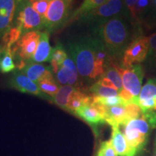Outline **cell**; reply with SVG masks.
Here are the masks:
<instances>
[{
    "mask_svg": "<svg viewBox=\"0 0 156 156\" xmlns=\"http://www.w3.org/2000/svg\"><path fill=\"white\" fill-rule=\"evenodd\" d=\"M75 114L93 128H96L97 126L106 122L101 112L93 106H84L81 107L76 111Z\"/></svg>",
    "mask_w": 156,
    "mask_h": 156,
    "instance_id": "9a60e30c",
    "label": "cell"
},
{
    "mask_svg": "<svg viewBox=\"0 0 156 156\" xmlns=\"http://www.w3.org/2000/svg\"><path fill=\"white\" fill-rule=\"evenodd\" d=\"M16 68V64L14 63L12 47L3 48L2 56L0 62V72L5 74L9 73Z\"/></svg>",
    "mask_w": 156,
    "mask_h": 156,
    "instance_id": "44dd1931",
    "label": "cell"
},
{
    "mask_svg": "<svg viewBox=\"0 0 156 156\" xmlns=\"http://www.w3.org/2000/svg\"><path fill=\"white\" fill-rule=\"evenodd\" d=\"M77 87L71 85H62L59 87L57 93L51 98V102H54L56 106L64 110H67V106L69 102L70 97L75 92Z\"/></svg>",
    "mask_w": 156,
    "mask_h": 156,
    "instance_id": "d6986e66",
    "label": "cell"
},
{
    "mask_svg": "<svg viewBox=\"0 0 156 156\" xmlns=\"http://www.w3.org/2000/svg\"><path fill=\"white\" fill-rule=\"evenodd\" d=\"M41 33L39 31H30L23 34L20 40L12 47L14 60L17 63L20 60L30 61L32 59L39 40H40Z\"/></svg>",
    "mask_w": 156,
    "mask_h": 156,
    "instance_id": "9c48e42d",
    "label": "cell"
},
{
    "mask_svg": "<svg viewBox=\"0 0 156 156\" xmlns=\"http://www.w3.org/2000/svg\"><path fill=\"white\" fill-rule=\"evenodd\" d=\"M102 77H106L109 80L112 81L116 89L119 91V93L122 90L123 88L122 76H121L118 69H116V67H115L114 60L112 58L111 59L109 64L105 68L104 73H103Z\"/></svg>",
    "mask_w": 156,
    "mask_h": 156,
    "instance_id": "ffe728a7",
    "label": "cell"
},
{
    "mask_svg": "<svg viewBox=\"0 0 156 156\" xmlns=\"http://www.w3.org/2000/svg\"><path fill=\"white\" fill-rule=\"evenodd\" d=\"M107 1L108 0H84L81 5L70 15L69 21L73 22L74 20H79L90 12L100 7Z\"/></svg>",
    "mask_w": 156,
    "mask_h": 156,
    "instance_id": "ac0fdd59",
    "label": "cell"
},
{
    "mask_svg": "<svg viewBox=\"0 0 156 156\" xmlns=\"http://www.w3.org/2000/svg\"><path fill=\"white\" fill-rule=\"evenodd\" d=\"M48 2H51V1H52V0H48Z\"/></svg>",
    "mask_w": 156,
    "mask_h": 156,
    "instance_id": "74e56055",
    "label": "cell"
},
{
    "mask_svg": "<svg viewBox=\"0 0 156 156\" xmlns=\"http://www.w3.org/2000/svg\"><path fill=\"white\" fill-rule=\"evenodd\" d=\"M66 1H67V2H73V0H66Z\"/></svg>",
    "mask_w": 156,
    "mask_h": 156,
    "instance_id": "8d00e7d4",
    "label": "cell"
},
{
    "mask_svg": "<svg viewBox=\"0 0 156 156\" xmlns=\"http://www.w3.org/2000/svg\"><path fill=\"white\" fill-rule=\"evenodd\" d=\"M69 2L66 0H52L43 17L44 28L48 34L62 28L70 17Z\"/></svg>",
    "mask_w": 156,
    "mask_h": 156,
    "instance_id": "5b68a950",
    "label": "cell"
},
{
    "mask_svg": "<svg viewBox=\"0 0 156 156\" xmlns=\"http://www.w3.org/2000/svg\"><path fill=\"white\" fill-rule=\"evenodd\" d=\"M93 95H87L85 90L77 88L72 94L67 106V111L75 114L76 111L84 106H90L92 103Z\"/></svg>",
    "mask_w": 156,
    "mask_h": 156,
    "instance_id": "2e32d148",
    "label": "cell"
},
{
    "mask_svg": "<svg viewBox=\"0 0 156 156\" xmlns=\"http://www.w3.org/2000/svg\"><path fill=\"white\" fill-rule=\"evenodd\" d=\"M99 83H100L101 85H103V86L105 87H111V88H114V89H116V87H115L114 85L113 84V83L111 80H109L108 79H107L106 77H101L100 79L98 80Z\"/></svg>",
    "mask_w": 156,
    "mask_h": 156,
    "instance_id": "d6a6232c",
    "label": "cell"
},
{
    "mask_svg": "<svg viewBox=\"0 0 156 156\" xmlns=\"http://www.w3.org/2000/svg\"><path fill=\"white\" fill-rule=\"evenodd\" d=\"M20 1H23V0H17V2H20ZM28 1H29L32 4L33 2H36V1H37V0H28Z\"/></svg>",
    "mask_w": 156,
    "mask_h": 156,
    "instance_id": "e575fe53",
    "label": "cell"
},
{
    "mask_svg": "<svg viewBox=\"0 0 156 156\" xmlns=\"http://www.w3.org/2000/svg\"><path fill=\"white\" fill-rule=\"evenodd\" d=\"M23 36L22 32L17 27H12L2 37L3 48H11Z\"/></svg>",
    "mask_w": 156,
    "mask_h": 156,
    "instance_id": "603a6c76",
    "label": "cell"
},
{
    "mask_svg": "<svg viewBox=\"0 0 156 156\" xmlns=\"http://www.w3.org/2000/svg\"><path fill=\"white\" fill-rule=\"evenodd\" d=\"M153 4H154V5H155V7L156 9V0H153Z\"/></svg>",
    "mask_w": 156,
    "mask_h": 156,
    "instance_id": "d590c367",
    "label": "cell"
},
{
    "mask_svg": "<svg viewBox=\"0 0 156 156\" xmlns=\"http://www.w3.org/2000/svg\"><path fill=\"white\" fill-rule=\"evenodd\" d=\"M2 53H3V46L2 45H0V62H1V58H2Z\"/></svg>",
    "mask_w": 156,
    "mask_h": 156,
    "instance_id": "836d02e7",
    "label": "cell"
},
{
    "mask_svg": "<svg viewBox=\"0 0 156 156\" xmlns=\"http://www.w3.org/2000/svg\"><path fill=\"white\" fill-rule=\"evenodd\" d=\"M15 19V26L21 30L23 35L30 31H39L44 28L42 17L34 10L28 0L17 2Z\"/></svg>",
    "mask_w": 156,
    "mask_h": 156,
    "instance_id": "277c9868",
    "label": "cell"
},
{
    "mask_svg": "<svg viewBox=\"0 0 156 156\" xmlns=\"http://www.w3.org/2000/svg\"><path fill=\"white\" fill-rule=\"evenodd\" d=\"M52 49L49 44V34L46 31L41 33L40 40L31 61L38 64L49 62L51 58Z\"/></svg>",
    "mask_w": 156,
    "mask_h": 156,
    "instance_id": "5bb4252c",
    "label": "cell"
},
{
    "mask_svg": "<svg viewBox=\"0 0 156 156\" xmlns=\"http://www.w3.org/2000/svg\"><path fill=\"white\" fill-rule=\"evenodd\" d=\"M67 56L68 54L67 51H66V50L62 46V45L58 44L56 45V47L52 49L51 58V59L54 60L60 67L63 64L64 60L67 58Z\"/></svg>",
    "mask_w": 156,
    "mask_h": 156,
    "instance_id": "484cf974",
    "label": "cell"
},
{
    "mask_svg": "<svg viewBox=\"0 0 156 156\" xmlns=\"http://www.w3.org/2000/svg\"><path fill=\"white\" fill-rule=\"evenodd\" d=\"M124 126V134L131 156H136L144 149L147 142L151 126L143 115L139 118L130 120Z\"/></svg>",
    "mask_w": 156,
    "mask_h": 156,
    "instance_id": "3957f363",
    "label": "cell"
},
{
    "mask_svg": "<svg viewBox=\"0 0 156 156\" xmlns=\"http://www.w3.org/2000/svg\"><path fill=\"white\" fill-rule=\"evenodd\" d=\"M97 156H119L115 151L114 147L112 145L110 140L104 141L101 143L98 151Z\"/></svg>",
    "mask_w": 156,
    "mask_h": 156,
    "instance_id": "4316f807",
    "label": "cell"
},
{
    "mask_svg": "<svg viewBox=\"0 0 156 156\" xmlns=\"http://www.w3.org/2000/svg\"><path fill=\"white\" fill-rule=\"evenodd\" d=\"M149 52V37L139 36L131 41L124 51L122 67H129L145 61Z\"/></svg>",
    "mask_w": 156,
    "mask_h": 156,
    "instance_id": "ba28073f",
    "label": "cell"
},
{
    "mask_svg": "<svg viewBox=\"0 0 156 156\" xmlns=\"http://www.w3.org/2000/svg\"><path fill=\"white\" fill-rule=\"evenodd\" d=\"M138 0H125V4L129 10L130 12L131 16L134 19V7Z\"/></svg>",
    "mask_w": 156,
    "mask_h": 156,
    "instance_id": "1f68e13d",
    "label": "cell"
},
{
    "mask_svg": "<svg viewBox=\"0 0 156 156\" xmlns=\"http://www.w3.org/2000/svg\"><path fill=\"white\" fill-rule=\"evenodd\" d=\"M95 33L111 58L116 62L122 60L124 51L131 42L129 28L124 19L119 15L112 17L97 27Z\"/></svg>",
    "mask_w": 156,
    "mask_h": 156,
    "instance_id": "6da1fadb",
    "label": "cell"
},
{
    "mask_svg": "<svg viewBox=\"0 0 156 156\" xmlns=\"http://www.w3.org/2000/svg\"><path fill=\"white\" fill-rule=\"evenodd\" d=\"M9 86L21 93L36 95L46 100H51V97L44 94L41 91L38 84L31 80L20 70L15 69L12 74L9 81Z\"/></svg>",
    "mask_w": 156,
    "mask_h": 156,
    "instance_id": "30bf717a",
    "label": "cell"
},
{
    "mask_svg": "<svg viewBox=\"0 0 156 156\" xmlns=\"http://www.w3.org/2000/svg\"><path fill=\"white\" fill-rule=\"evenodd\" d=\"M21 72L36 84L43 80L54 78L53 72L51 67L49 68L41 64L35 63L31 60L26 62L25 67L21 70Z\"/></svg>",
    "mask_w": 156,
    "mask_h": 156,
    "instance_id": "7c38bea8",
    "label": "cell"
},
{
    "mask_svg": "<svg viewBox=\"0 0 156 156\" xmlns=\"http://www.w3.org/2000/svg\"><path fill=\"white\" fill-rule=\"evenodd\" d=\"M112 136L110 141L119 156H131L129 147L125 136L119 129V126L112 127Z\"/></svg>",
    "mask_w": 156,
    "mask_h": 156,
    "instance_id": "e0dca14e",
    "label": "cell"
},
{
    "mask_svg": "<svg viewBox=\"0 0 156 156\" xmlns=\"http://www.w3.org/2000/svg\"><path fill=\"white\" fill-rule=\"evenodd\" d=\"M115 67L119 72L122 80L123 88L133 96L134 103L139 105V96L142 90L144 72L140 64H134L129 67H123L114 60Z\"/></svg>",
    "mask_w": 156,
    "mask_h": 156,
    "instance_id": "8992f818",
    "label": "cell"
},
{
    "mask_svg": "<svg viewBox=\"0 0 156 156\" xmlns=\"http://www.w3.org/2000/svg\"><path fill=\"white\" fill-rule=\"evenodd\" d=\"M49 2H48V0H37V1L33 2L31 5H32V7L34 9V10L37 13H38L43 18L46 15L48 5H49Z\"/></svg>",
    "mask_w": 156,
    "mask_h": 156,
    "instance_id": "83f0119b",
    "label": "cell"
},
{
    "mask_svg": "<svg viewBox=\"0 0 156 156\" xmlns=\"http://www.w3.org/2000/svg\"><path fill=\"white\" fill-rule=\"evenodd\" d=\"M99 103V104L103 105L108 107L116 106H125L124 101L119 95L116 96H110V97H98L95 96L93 95L92 103Z\"/></svg>",
    "mask_w": 156,
    "mask_h": 156,
    "instance_id": "d4e9b609",
    "label": "cell"
},
{
    "mask_svg": "<svg viewBox=\"0 0 156 156\" xmlns=\"http://www.w3.org/2000/svg\"><path fill=\"white\" fill-rule=\"evenodd\" d=\"M67 49L84 83L91 84L100 79L101 75L97 69L93 37H85L70 42L67 44Z\"/></svg>",
    "mask_w": 156,
    "mask_h": 156,
    "instance_id": "7a4b0ae2",
    "label": "cell"
},
{
    "mask_svg": "<svg viewBox=\"0 0 156 156\" xmlns=\"http://www.w3.org/2000/svg\"><path fill=\"white\" fill-rule=\"evenodd\" d=\"M103 118L105 122L112 127L124 126L129 122L125 106H106Z\"/></svg>",
    "mask_w": 156,
    "mask_h": 156,
    "instance_id": "4fadbf2b",
    "label": "cell"
},
{
    "mask_svg": "<svg viewBox=\"0 0 156 156\" xmlns=\"http://www.w3.org/2000/svg\"><path fill=\"white\" fill-rule=\"evenodd\" d=\"M149 3V0H138L134 7V19L138 18V15L147 8Z\"/></svg>",
    "mask_w": 156,
    "mask_h": 156,
    "instance_id": "f546056e",
    "label": "cell"
},
{
    "mask_svg": "<svg viewBox=\"0 0 156 156\" xmlns=\"http://www.w3.org/2000/svg\"><path fill=\"white\" fill-rule=\"evenodd\" d=\"M148 56L151 58H156V33L149 36V52Z\"/></svg>",
    "mask_w": 156,
    "mask_h": 156,
    "instance_id": "4dcf8cb0",
    "label": "cell"
},
{
    "mask_svg": "<svg viewBox=\"0 0 156 156\" xmlns=\"http://www.w3.org/2000/svg\"><path fill=\"white\" fill-rule=\"evenodd\" d=\"M38 85L42 93L51 98L57 93L59 89L58 83H56L54 78L43 80L39 82Z\"/></svg>",
    "mask_w": 156,
    "mask_h": 156,
    "instance_id": "cb8c5ba5",
    "label": "cell"
},
{
    "mask_svg": "<svg viewBox=\"0 0 156 156\" xmlns=\"http://www.w3.org/2000/svg\"><path fill=\"white\" fill-rule=\"evenodd\" d=\"M90 92L93 93V95L98 97H110L119 95V91L116 89L105 87L96 81L90 87Z\"/></svg>",
    "mask_w": 156,
    "mask_h": 156,
    "instance_id": "7402d4cb",
    "label": "cell"
},
{
    "mask_svg": "<svg viewBox=\"0 0 156 156\" xmlns=\"http://www.w3.org/2000/svg\"><path fill=\"white\" fill-rule=\"evenodd\" d=\"M56 78L58 84L61 85V86L67 85V84H68V78H69L67 70L62 66H60L58 71L56 74Z\"/></svg>",
    "mask_w": 156,
    "mask_h": 156,
    "instance_id": "f1b7e54d",
    "label": "cell"
},
{
    "mask_svg": "<svg viewBox=\"0 0 156 156\" xmlns=\"http://www.w3.org/2000/svg\"><path fill=\"white\" fill-rule=\"evenodd\" d=\"M155 156H156V152H155Z\"/></svg>",
    "mask_w": 156,
    "mask_h": 156,
    "instance_id": "f35d334b",
    "label": "cell"
},
{
    "mask_svg": "<svg viewBox=\"0 0 156 156\" xmlns=\"http://www.w3.org/2000/svg\"><path fill=\"white\" fill-rule=\"evenodd\" d=\"M17 4V0H0V38L12 27Z\"/></svg>",
    "mask_w": 156,
    "mask_h": 156,
    "instance_id": "8fae6325",
    "label": "cell"
},
{
    "mask_svg": "<svg viewBox=\"0 0 156 156\" xmlns=\"http://www.w3.org/2000/svg\"><path fill=\"white\" fill-rule=\"evenodd\" d=\"M123 10L122 0H108L100 7L93 9L79 20L95 25V28L112 17L118 16Z\"/></svg>",
    "mask_w": 156,
    "mask_h": 156,
    "instance_id": "52a82bcc",
    "label": "cell"
}]
</instances>
